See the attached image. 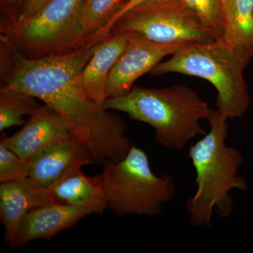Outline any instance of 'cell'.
<instances>
[{
    "instance_id": "cell-1",
    "label": "cell",
    "mask_w": 253,
    "mask_h": 253,
    "mask_svg": "<svg viewBox=\"0 0 253 253\" xmlns=\"http://www.w3.org/2000/svg\"><path fill=\"white\" fill-rule=\"evenodd\" d=\"M96 44L55 57L30 59L0 36V78L2 84L41 100L62 118L75 138L91 151L95 163L118 162L130 149L122 118L86 94L82 73Z\"/></svg>"
},
{
    "instance_id": "cell-2",
    "label": "cell",
    "mask_w": 253,
    "mask_h": 253,
    "mask_svg": "<svg viewBox=\"0 0 253 253\" xmlns=\"http://www.w3.org/2000/svg\"><path fill=\"white\" fill-rule=\"evenodd\" d=\"M208 121L209 131L188 150L196 173V191L188 200L186 211L195 227H210L214 212L221 218L230 217L234 209L231 191L248 189L246 179L239 174L244 156L226 144L228 118L211 109Z\"/></svg>"
},
{
    "instance_id": "cell-3",
    "label": "cell",
    "mask_w": 253,
    "mask_h": 253,
    "mask_svg": "<svg viewBox=\"0 0 253 253\" xmlns=\"http://www.w3.org/2000/svg\"><path fill=\"white\" fill-rule=\"evenodd\" d=\"M103 106L152 126L158 144L174 151L206 134L201 122L211 111L196 90L184 84L159 89L134 86L124 96L108 98Z\"/></svg>"
},
{
    "instance_id": "cell-4",
    "label": "cell",
    "mask_w": 253,
    "mask_h": 253,
    "mask_svg": "<svg viewBox=\"0 0 253 253\" xmlns=\"http://www.w3.org/2000/svg\"><path fill=\"white\" fill-rule=\"evenodd\" d=\"M247 63L222 42L190 43L160 62L150 74L163 76L180 73L203 78L217 91L216 109L228 119L242 117L251 104L244 71Z\"/></svg>"
},
{
    "instance_id": "cell-5",
    "label": "cell",
    "mask_w": 253,
    "mask_h": 253,
    "mask_svg": "<svg viewBox=\"0 0 253 253\" xmlns=\"http://www.w3.org/2000/svg\"><path fill=\"white\" fill-rule=\"evenodd\" d=\"M83 4L84 0H51L25 19L1 18L0 36L30 59L74 52L89 44L82 19Z\"/></svg>"
},
{
    "instance_id": "cell-6",
    "label": "cell",
    "mask_w": 253,
    "mask_h": 253,
    "mask_svg": "<svg viewBox=\"0 0 253 253\" xmlns=\"http://www.w3.org/2000/svg\"><path fill=\"white\" fill-rule=\"evenodd\" d=\"M102 165L100 176L108 208L117 215L156 217L175 194L174 178L155 174L147 154L134 144L121 161Z\"/></svg>"
},
{
    "instance_id": "cell-7",
    "label": "cell",
    "mask_w": 253,
    "mask_h": 253,
    "mask_svg": "<svg viewBox=\"0 0 253 253\" xmlns=\"http://www.w3.org/2000/svg\"><path fill=\"white\" fill-rule=\"evenodd\" d=\"M128 33L160 44L215 41L199 18L181 0H148L116 21L111 33Z\"/></svg>"
},
{
    "instance_id": "cell-8",
    "label": "cell",
    "mask_w": 253,
    "mask_h": 253,
    "mask_svg": "<svg viewBox=\"0 0 253 253\" xmlns=\"http://www.w3.org/2000/svg\"><path fill=\"white\" fill-rule=\"evenodd\" d=\"M187 44H160L131 35L110 73L108 98L119 97L129 93L138 78L151 72L163 58L172 56Z\"/></svg>"
},
{
    "instance_id": "cell-9",
    "label": "cell",
    "mask_w": 253,
    "mask_h": 253,
    "mask_svg": "<svg viewBox=\"0 0 253 253\" xmlns=\"http://www.w3.org/2000/svg\"><path fill=\"white\" fill-rule=\"evenodd\" d=\"M28 161V177L45 189H51L66 176L95 163L89 149L74 136L51 145Z\"/></svg>"
},
{
    "instance_id": "cell-10",
    "label": "cell",
    "mask_w": 253,
    "mask_h": 253,
    "mask_svg": "<svg viewBox=\"0 0 253 253\" xmlns=\"http://www.w3.org/2000/svg\"><path fill=\"white\" fill-rule=\"evenodd\" d=\"M55 203L52 192L29 177L0 184V219L4 226V241L16 249L18 229L23 218L37 208Z\"/></svg>"
},
{
    "instance_id": "cell-11",
    "label": "cell",
    "mask_w": 253,
    "mask_h": 253,
    "mask_svg": "<svg viewBox=\"0 0 253 253\" xmlns=\"http://www.w3.org/2000/svg\"><path fill=\"white\" fill-rule=\"evenodd\" d=\"M72 136L59 115L44 104L29 116L21 130L10 136H3L0 142L19 157L29 160L51 145Z\"/></svg>"
},
{
    "instance_id": "cell-12",
    "label": "cell",
    "mask_w": 253,
    "mask_h": 253,
    "mask_svg": "<svg viewBox=\"0 0 253 253\" xmlns=\"http://www.w3.org/2000/svg\"><path fill=\"white\" fill-rule=\"evenodd\" d=\"M90 214L94 213L87 208L56 202L37 208L23 218L18 229L16 249H23L35 240H51Z\"/></svg>"
},
{
    "instance_id": "cell-13",
    "label": "cell",
    "mask_w": 253,
    "mask_h": 253,
    "mask_svg": "<svg viewBox=\"0 0 253 253\" xmlns=\"http://www.w3.org/2000/svg\"><path fill=\"white\" fill-rule=\"evenodd\" d=\"M131 37L128 33H111L107 38L96 44L94 54L83 69L82 81L84 90L88 96L100 106H104L108 99L110 73Z\"/></svg>"
},
{
    "instance_id": "cell-14",
    "label": "cell",
    "mask_w": 253,
    "mask_h": 253,
    "mask_svg": "<svg viewBox=\"0 0 253 253\" xmlns=\"http://www.w3.org/2000/svg\"><path fill=\"white\" fill-rule=\"evenodd\" d=\"M50 189L59 204L87 208L94 214H102L108 208L100 174L91 177L79 169Z\"/></svg>"
},
{
    "instance_id": "cell-15",
    "label": "cell",
    "mask_w": 253,
    "mask_h": 253,
    "mask_svg": "<svg viewBox=\"0 0 253 253\" xmlns=\"http://www.w3.org/2000/svg\"><path fill=\"white\" fill-rule=\"evenodd\" d=\"M219 41L249 64L253 58V0H235L232 21Z\"/></svg>"
},
{
    "instance_id": "cell-16",
    "label": "cell",
    "mask_w": 253,
    "mask_h": 253,
    "mask_svg": "<svg viewBox=\"0 0 253 253\" xmlns=\"http://www.w3.org/2000/svg\"><path fill=\"white\" fill-rule=\"evenodd\" d=\"M36 97L1 83L0 86V131L24 126L23 116H31L41 107Z\"/></svg>"
},
{
    "instance_id": "cell-17",
    "label": "cell",
    "mask_w": 253,
    "mask_h": 253,
    "mask_svg": "<svg viewBox=\"0 0 253 253\" xmlns=\"http://www.w3.org/2000/svg\"><path fill=\"white\" fill-rule=\"evenodd\" d=\"M121 4V0H84L82 19L89 44L91 38L106 26Z\"/></svg>"
},
{
    "instance_id": "cell-18",
    "label": "cell",
    "mask_w": 253,
    "mask_h": 253,
    "mask_svg": "<svg viewBox=\"0 0 253 253\" xmlns=\"http://www.w3.org/2000/svg\"><path fill=\"white\" fill-rule=\"evenodd\" d=\"M199 18L215 41H220L225 31L222 0H181Z\"/></svg>"
},
{
    "instance_id": "cell-19",
    "label": "cell",
    "mask_w": 253,
    "mask_h": 253,
    "mask_svg": "<svg viewBox=\"0 0 253 253\" xmlns=\"http://www.w3.org/2000/svg\"><path fill=\"white\" fill-rule=\"evenodd\" d=\"M29 163L0 142V183L28 177Z\"/></svg>"
},
{
    "instance_id": "cell-20",
    "label": "cell",
    "mask_w": 253,
    "mask_h": 253,
    "mask_svg": "<svg viewBox=\"0 0 253 253\" xmlns=\"http://www.w3.org/2000/svg\"><path fill=\"white\" fill-rule=\"evenodd\" d=\"M148 1V0H125L124 1L120 6L119 9L116 11V14L113 15L111 19L110 20L109 22L104 26L101 31H100L97 34L95 35L92 38H91L90 42L92 44H96L100 42L104 41V40L107 38L109 36L110 33H111V29L113 26H114L116 21L119 19L123 15L126 14L128 11L135 7L137 5L144 2V1Z\"/></svg>"
},
{
    "instance_id": "cell-21",
    "label": "cell",
    "mask_w": 253,
    "mask_h": 253,
    "mask_svg": "<svg viewBox=\"0 0 253 253\" xmlns=\"http://www.w3.org/2000/svg\"><path fill=\"white\" fill-rule=\"evenodd\" d=\"M24 0H0L1 18L8 21H15L19 16Z\"/></svg>"
},
{
    "instance_id": "cell-22",
    "label": "cell",
    "mask_w": 253,
    "mask_h": 253,
    "mask_svg": "<svg viewBox=\"0 0 253 253\" xmlns=\"http://www.w3.org/2000/svg\"><path fill=\"white\" fill-rule=\"evenodd\" d=\"M50 1L51 0H24L19 16L16 20H23L33 16Z\"/></svg>"
},
{
    "instance_id": "cell-23",
    "label": "cell",
    "mask_w": 253,
    "mask_h": 253,
    "mask_svg": "<svg viewBox=\"0 0 253 253\" xmlns=\"http://www.w3.org/2000/svg\"><path fill=\"white\" fill-rule=\"evenodd\" d=\"M222 2L223 7H224V17H225L226 31V28H227L228 26L230 24L231 21H232L233 16H234L235 0H222Z\"/></svg>"
},
{
    "instance_id": "cell-24",
    "label": "cell",
    "mask_w": 253,
    "mask_h": 253,
    "mask_svg": "<svg viewBox=\"0 0 253 253\" xmlns=\"http://www.w3.org/2000/svg\"><path fill=\"white\" fill-rule=\"evenodd\" d=\"M125 0H121V4H122V3L123 2V1H124Z\"/></svg>"
}]
</instances>
